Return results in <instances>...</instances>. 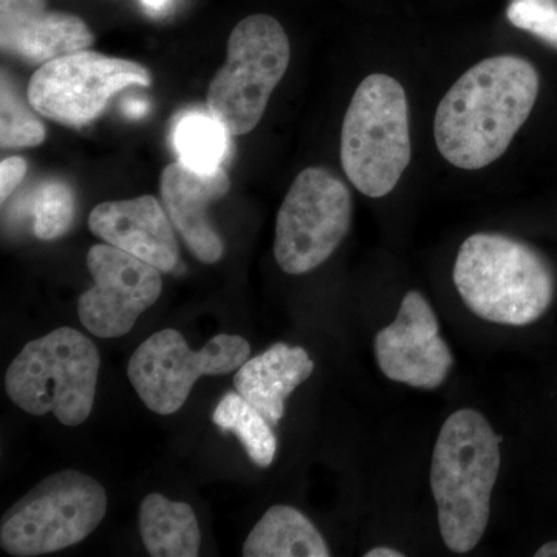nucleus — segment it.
Wrapping results in <instances>:
<instances>
[{"label": "nucleus", "instance_id": "obj_1", "mask_svg": "<svg viewBox=\"0 0 557 557\" xmlns=\"http://www.w3.org/2000/svg\"><path fill=\"white\" fill-rule=\"evenodd\" d=\"M537 95V70L522 58L502 54L469 69L435 113V143L443 159L467 171L490 166L507 152Z\"/></svg>", "mask_w": 557, "mask_h": 557}, {"label": "nucleus", "instance_id": "obj_2", "mask_svg": "<svg viewBox=\"0 0 557 557\" xmlns=\"http://www.w3.org/2000/svg\"><path fill=\"white\" fill-rule=\"evenodd\" d=\"M502 437L475 409L448 417L431 461V490L440 534L450 552L478 547L491 516V497L500 472Z\"/></svg>", "mask_w": 557, "mask_h": 557}, {"label": "nucleus", "instance_id": "obj_3", "mask_svg": "<svg viewBox=\"0 0 557 557\" xmlns=\"http://www.w3.org/2000/svg\"><path fill=\"white\" fill-rule=\"evenodd\" d=\"M454 284L475 317L511 327L536 322L555 298V274L544 256L496 233L474 234L461 244Z\"/></svg>", "mask_w": 557, "mask_h": 557}, {"label": "nucleus", "instance_id": "obj_4", "mask_svg": "<svg viewBox=\"0 0 557 557\" xmlns=\"http://www.w3.org/2000/svg\"><path fill=\"white\" fill-rule=\"evenodd\" d=\"M100 366L89 338L60 327L30 341L13 359L5 373L7 395L30 416L53 413L64 426H79L94 409Z\"/></svg>", "mask_w": 557, "mask_h": 557}, {"label": "nucleus", "instance_id": "obj_5", "mask_svg": "<svg viewBox=\"0 0 557 557\" xmlns=\"http://www.w3.org/2000/svg\"><path fill=\"white\" fill-rule=\"evenodd\" d=\"M412 157L408 98L392 76L370 75L359 84L344 116L341 163L351 185L372 199L387 196Z\"/></svg>", "mask_w": 557, "mask_h": 557}, {"label": "nucleus", "instance_id": "obj_6", "mask_svg": "<svg viewBox=\"0 0 557 557\" xmlns=\"http://www.w3.org/2000/svg\"><path fill=\"white\" fill-rule=\"evenodd\" d=\"M292 47L284 27L269 14H252L234 27L228 53L208 87L209 113L233 137L258 127L271 94L289 65Z\"/></svg>", "mask_w": 557, "mask_h": 557}, {"label": "nucleus", "instance_id": "obj_7", "mask_svg": "<svg viewBox=\"0 0 557 557\" xmlns=\"http://www.w3.org/2000/svg\"><path fill=\"white\" fill-rule=\"evenodd\" d=\"M108 511V494L97 479L62 471L44 479L3 515L0 545L10 556L61 552L90 536Z\"/></svg>", "mask_w": 557, "mask_h": 557}, {"label": "nucleus", "instance_id": "obj_8", "mask_svg": "<svg viewBox=\"0 0 557 557\" xmlns=\"http://www.w3.org/2000/svg\"><path fill=\"white\" fill-rule=\"evenodd\" d=\"M351 215L350 190L335 174L324 168L300 172L277 212L278 269L299 276L321 267L346 237Z\"/></svg>", "mask_w": 557, "mask_h": 557}, {"label": "nucleus", "instance_id": "obj_9", "mask_svg": "<svg viewBox=\"0 0 557 557\" xmlns=\"http://www.w3.org/2000/svg\"><path fill=\"white\" fill-rule=\"evenodd\" d=\"M251 355L247 339L214 336L201 350H193L174 329L153 333L131 357L127 375L146 408L172 416L183 408L201 376L237 372Z\"/></svg>", "mask_w": 557, "mask_h": 557}, {"label": "nucleus", "instance_id": "obj_10", "mask_svg": "<svg viewBox=\"0 0 557 557\" xmlns=\"http://www.w3.org/2000/svg\"><path fill=\"white\" fill-rule=\"evenodd\" d=\"M150 84L152 75L138 62L81 50L40 65L28 83L27 98L44 119L81 127L98 119L113 95Z\"/></svg>", "mask_w": 557, "mask_h": 557}, {"label": "nucleus", "instance_id": "obj_11", "mask_svg": "<svg viewBox=\"0 0 557 557\" xmlns=\"http://www.w3.org/2000/svg\"><path fill=\"white\" fill-rule=\"evenodd\" d=\"M94 287L81 295L84 327L102 339L121 338L160 299V270L109 244L94 245L87 255Z\"/></svg>", "mask_w": 557, "mask_h": 557}, {"label": "nucleus", "instance_id": "obj_12", "mask_svg": "<svg viewBox=\"0 0 557 557\" xmlns=\"http://www.w3.org/2000/svg\"><path fill=\"white\" fill-rule=\"evenodd\" d=\"M373 348L384 376L424 391L442 386L454 366L437 314L417 289L405 296L395 321L376 333Z\"/></svg>", "mask_w": 557, "mask_h": 557}, {"label": "nucleus", "instance_id": "obj_13", "mask_svg": "<svg viewBox=\"0 0 557 557\" xmlns=\"http://www.w3.org/2000/svg\"><path fill=\"white\" fill-rule=\"evenodd\" d=\"M94 42L86 22L75 14L49 10L47 0H0V47L10 57L42 65L90 49Z\"/></svg>", "mask_w": 557, "mask_h": 557}, {"label": "nucleus", "instance_id": "obj_14", "mask_svg": "<svg viewBox=\"0 0 557 557\" xmlns=\"http://www.w3.org/2000/svg\"><path fill=\"white\" fill-rule=\"evenodd\" d=\"M230 188V177L223 168L199 172L177 161L161 172L160 193L164 209L200 262H219L225 252L222 237L209 222L208 208L222 200Z\"/></svg>", "mask_w": 557, "mask_h": 557}, {"label": "nucleus", "instance_id": "obj_15", "mask_svg": "<svg viewBox=\"0 0 557 557\" xmlns=\"http://www.w3.org/2000/svg\"><path fill=\"white\" fill-rule=\"evenodd\" d=\"M89 228L106 244L145 260L163 273L177 267L174 225L156 197L104 201L91 211Z\"/></svg>", "mask_w": 557, "mask_h": 557}, {"label": "nucleus", "instance_id": "obj_16", "mask_svg": "<svg viewBox=\"0 0 557 557\" xmlns=\"http://www.w3.org/2000/svg\"><path fill=\"white\" fill-rule=\"evenodd\" d=\"M313 370L314 362L306 348L277 343L244 362L234 375V387L277 426L285 413V401Z\"/></svg>", "mask_w": 557, "mask_h": 557}, {"label": "nucleus", "instance_id": "obj_17", "mask_svg": "<svg viewBox=\"0 0 557 557\" xmlns=\"http://www.w3.org/2000/svg\"><path fill=\"white\" fill-rule=\"evenodd\" d=\"M245 557H329L325 539L309 518L287 505H274L245 541Z\"/></svg>", "mask_w": 557, "mask_h": 557}, {"label": "nucleus", "instance_id": "obj_18", "mask_svg": "<svg viewBox=\"0 0 557 557\" xmlns=\"http://www.w3.org/2000/svg\"><path fill=\"white\" fill-rule=\"evenodd\" d=\"M139 534L153 557L199 556L201 533L196 512L185 502H174L159 493L143 498Z\"/></svg>", "mask_w": 557, "mask_h": 557}, {"label": "nucleus", "instance_id": "obj_19", "mask_svg": "<svg viewBox=\"0 0 557 557\" xmlns=\"http://www.w3.org/2000/svg\"><path fill=\"white\" fill-rule=\"evenodd\" d=\"M215 426L223 432H233L252 463L269 468L277 453V438L273 424L260 413L239 392H228L212 416Z\"/></svg>", "mask_w": 557, "mask_h": 557}, {"label": "nucleus", "instance_id": "obj_20", "mask_svg": "<svg viewBox=\"0 0 557 557\" xmlns=\"http://www.w3.org/2000/svg\"><path fill=\"white\" fill-rule=\"evenodd\" d=\"M228 132L212 113H188L174 132L180 161L190 170H219L228 150Z\"/></svg>", "mask_w": 557, "mask_h": 557}, {"label": "nucleus", "instance_id": "obj_21", "mask_svg": "<svg viewBox=\"0 0 557 557\" xmlns=\"http://www.w3.org/2000/svg\"><path fill=\"white\" fill-rule=\"evenodd\" d=\"M39 113L24 100L20 87L2 70L0 90V145L3 149L36 148L42 145L47 131Z\"/></svg>", "mask_w": 557, "mask_h": 557}, {"label": "nucleus", "instance_id": "obj_22", "mask_svg": "<svg viewBox=\"0 0 557 557\" xmlns=\"http://www.w3.org/2000/svg\"><path fill=\"white\" fill-rule=\"evenodd\" d=\"M33 231L39 240L60 239L75 219V196L65 183L47 182L33 197Z\"/></svg>", "mask_w": 557, "mask_h": 557}, {"label": "nucleus", "instance_id": "obj_23", "mask_svg": "<svg viewBox=\"0 0 557 557\" xmlns=\"http://www.w3.org/2000/svg\"><path fill=\"white\" fill-rule=\"evenodd\" d=\"M508 21L557 50V0H511Z\"/></svg>", "mask_w": 557, "mask_h": 557}, {"label": "nucleus", "instance_id": "obj_24", "mask_svg": "<svg viewBox=\"0 0 557 557\" xmlns=\"http://www.w3.org/2000/svg\"><path fill=\"white\" fill-rule=\"evenodd\" d=\"M28 163L24 157H9L0 163V199L7 201L27 175Z\"/></svg>", "mask_w": 557, "mask_h": 557}, {"label": "nucleus", "instance_id": "obj_25", "mask_svg": "<svg viewBox=\"0 0 557 557\" xmlns=\"http://www.w3.org/2000/svg\"><path fill=\"white\" fill-rule=\"evenodd\" d=\"M366 557H403L401 552H398V549L388 548V547H376L369 549L368 553L364 555Z\"/></svg>", "mask_w": 557, "mask_h": 557}, {"label": "nucleus", "instance_id": "obj_26", "mask_svg": "<svg viewBox=\"0 0 557 557\" xmlns=\"http://www.w3.org/2000/svg\"><path fill=\"white\" fill-rule=\"evenodd\" d=\"M146 112V104L141 101H131L126 104V113L129 116H143Z\"/></svg>", "mask_w": 557, "mask_h": 557}, {"label": "nucleus", "instance_id": "obj_27", "mask_svg": "<svg viewBox=\"0 0 557 557\" xmlns=\"http://www.w3.org/2000/svg\"><path fill=\"white\" fill-rule=\"evenodd\" d=\"M536 557H557V541L548 542L537 549Z\"/></svg>", "mask_w": 557, "mask_h": 557}, {"label": "nucleus", "instance_id": "obj_28", "mask_svg": "<svg viewBox=\"0 0 557 557\" xmlns=\"http://www.w3.org/2000/svg\"><path fill=\"white\" fill-rule=\"evenodd\" d=\"M168 0H143V3H145L146 7H149V9L152 10H160L161 7H164V3H166Z\"/></svg>", "mask_w": 557, "mask_h": 557}]
</instances>
